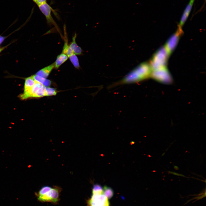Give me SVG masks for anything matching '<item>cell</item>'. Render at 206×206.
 Returning <instances> with one entry per match:
<instances>
[{"label": "cell", "mask_w": 206, "mask_h": 206, "mask_svg": "<svg viewBox=\"0 0 206 206\" xmlns=\"http://www.w3.org/2000/svg\"><path fill=\"white\" fill-rule=\"evenodd\" d=\"M152 70L149 63L144 62L132 70L122 79L111 85L110 88L124 84L137 82L150 77Z\"/></svg>", "instance_id": "6da1fadb"}, {"label": "cell", "mask_w": 206, "mask_h": 206, "mask_svg": "<svg viewBox=\"0 0 206 206\" xmlns=\"http://www.w3.org/2000/svg\"><path fill=\"white\" fill-rule=\"evenodd\" d=\"M61 191V188L58 186L52 188L45 186L42 187L35 195L40 201L56 203L59 200Z\"/></svg>", "instance_id": "7a4b0ae2"}, {"label": "cell", "mask_w": 206, "mask_h": 206, "mask_svg": "<svg viewBox=\"0 0 206 206\" xmlns=\"http://www.w3.org/2000/svg\"><path fill=\"white\" fill-rule=\"evenodd\" d=\"M87 206H110L108 199L104 193L103 189L99 184L94 185L92 195L88 201Z\"/></svg>", "instance_id": "3957f363"}, {"label": "cell", "mask_w": 206, "mask_h": 206, "mask_svg": "<svg viewBox=\"0 0 206 206\" xmlns=\"http://www.w3.org/2000/svg\"><path fill=\"white\" fill-rule=\"evenodd\" d=\"M169 56L164 46L159 48L154 54L149 63L152 70L167 67Z\"/></svg>", "instance_id": "277c9868"}, {"label": "cell", "mask_w": 206, "mask_h": 206, "mask_svg": "<svg viewBox=\"0 0 206 206\" xmlns=\"http://www.w3.org/2000/svg\"><path fill=\"white\" fill-rule=\"evenodd\" d=\"M46 96V87L36 81L32 88L28 92L23 93L20 98L24 100L30 98H39Z\"/></svg>", "instance_id": "5b68a950"}, {"label": "cell", "mask_w": 206, "mask_h": 206, "mask_svg": "<svg viewBox=\"0 0 206 206\" xmlns=\"http://www.w3.org/2000/svg\"><path fill=\"white\" fill-rule=\"evenodd\" d=\"M150 77L165 83L169 84L172 81V77L167 67L152 70Z\"/></svg>", "instance_id": "8992f818"}, {"label": "cell", "mask_w": 206, "mask_h": 206, "mask_svg": "<svg viewBox=\"0 0 206 206\" xmlns=\"http://www.w3.org/2000/svg\"><path fill=\"white\" fill-rule=\"evenodd\" d=\"M38 6L41 12L45 17L47 24L50 26L54 25L62 38H63L62 35L58 25L52 16L51 12L53 11L52 7L47 3Z\"/></svg>", "instance_id": "52a82bcc"}, {"label": "cell", "mask_w": 206, "mask_h": 206, "mask_svg": "<svg viewBox=\"0 0 206 206\" xmlns=\"http://www.w3.org/2000/svg\"><path fill=\"white\" fill-rule=\"evenodd\" d=\"M183 31L179 26L176 31L168 40L164 46L169 56L173 51L177 45Z\"/></svg>", "instance_id": "ba28073f"}, {"label": "cell", "mask_w": 206, "mask_h": 206, "mask_svg": "<svg viewBox=\"0 0 206 206\" xmlns=\"http://www.w3.org/2000/svg\"><path fill=\"white\" fill-rule=\"evenodd\" d=\"M194 0H190L182 16L179 26L182 27L188 17L191 10Z\"/></svg>", "instance_id": "9c48e42d"}, {"label": "cell", "mask_w": 206, "mask_h": 206, "mask_svg": "<svg viewBox=\"0 0 206 206\" xmlns=\"http://www.w3.org/2000/svg\"><path fill=\"white\" fill-rule=\"evenodd\" d=\"M54 63L39 70L36 73L35 75L46 78L54 68Z\"/></svg>", "instance_id": "30bf717a"}, {"label": "cell", "mask_w": 206, "mask_h": 206, "mask_svg": "<svg viewBox=\"0 0 206 206\" xmlns=\"http://www.w3.org/2000/svg\"><path fill=\"white\" fill-rule=\"evenodd\" d=\"M76 34L75 33L72 37V41L69 45V46L74 54L76 55H80L82 54V50L81 47L78 45L76 42Z\"/></svg>", "instance_id": "8fae6325"}, {"label": "cell", "mask_w": 206, "mask_h": 206, "mask_svg": "<svg viewBox=\"0 0 206 206\" xmlns=\"http://www.w3.org/2000/svg\"><path fill=\"white\" fill-rule=\"evenodd\" d=\"M65 27H64V43L63 47L62 52L64 53L66 55L68 58L71 55L74 54L72 50L70 48L69 45L68 43V39L65 30Z\"/></svg>", "instance_id": "7c38bea8"}, {"label": "cell", "mask_w": 206, "mask_h": 206, "mask_svg": "<svg viewBox=\"0 0 206 206\" xmlns=\"http://www.w3.org/2000/svg\"><path fill=\"white\" fill-rule=\"evenodd\" d=\"M68 58L66 55L62 53L58 55L56 59L55 64L54 68L58 69L59 67L68 59Z\"/></svg>", "instance_id": "4fadbf2b"}, {"label": "cell", "mask_w": 206, "mask_h": 206, "mask_svg": "<svg viewBox=\"0 0 206 206\" xmlns=\"http://www.w3.org/2000/svg\"><path fill=\"white\" fill-rule=\"evenodd\" d=\"M36 82L33 76L27 77L25 79L23 93L29 91L33 86Z\"/></svg>", "instance_id": "5bb4252c"}, {"label": "cell", "mask_w": 206, "mask_h": 206, "mask_svg": "<svg viewBox=\"0 0 206 206\" xmlns=\"http://www.w3.org/2000/svg\"><path fill=\"white\" fill-rule=\"evenodd\" d=\"M33 76L35 81L40 83L45 87H48L50 85L51 82L49 80L35 75Z\"/></svg>", "instance_id": "9a60e30c"}, {"label": "cell", "mask_w": 206, "mask_h": 206, "mask_svg": "<svg viewBox=\"0 0 206 206\" xmlns=\"http://www.w3.org/2000/svg\"><path fill=\"white\" fill-rule=\"evenodd\" d=\"M68 58L75 68L79 69L80 68L79 60L76 55L73 54L70 56Z\"/></svg>", "instance_id": "2e32d148"}, {"label": "cell", "mask_w": 206, "mask_h": 206, "mask_svg": "<svg viewBox=\"0 0 206 206\" xmlns=\"http://www.w3.org/2000/svg\"><path fill=\"white\" fill-rule=\"evenodd\" d=\"M103 189L104 193L108 198V199L111 198L114 193L112 189L111 188L106 186H104Z\"/></svg>", "instance_id": "e0dca14e"}, {"label": "cell", "mask_w": 206, "mask_h": 206, "mask_svg": "<svg viewBox=\"0 0 206 206\" xmlns=\"http://www.w3.org/2000/svg\"><path fill=\"white\" fill-rule=\"evenodd\" d=\"M46 96L55 95L57 94V91L55 89L49 87H46Z\"/></svg>", "instance_id": "ac0fdd59"}, {"label": "cell", "mask_w": 206, "mask_h": 206, "mask_svg": "<svg viewBox=\"0 0 206 206\" xmlns=\"http://www.w3.org/2000/svg\"><path fill=\"white\" fill-rule=\"evenodd\" d=\"M47 3V0H36L35 3L38 6Z\"/></svg>", "instance_id": "d6986e66"}, {"label": "cell", "mask_w": 206, "mask_h": 206, "mask_svg": "<svg viewBox=\"0 0 206 206\" xmlns=\"http://www.w3.org/2000/svg\"><path fill=\"white\" fill-rule=\"evenodd\" d=\"M168 172L169 173H170V174H173V175H174L186 177L184 175H183L182 174H179L178 173H175V172H172V171H168Z\"/></svg>", "instance_id": "ffe728a7"}, {"label": "cell", "mask_w": 206, "mask_h": 206, "mask_svg": "<svg viewBox=\"0 0 206 206\" xmlns=\"http://www.w3.org/2000/svg\"><path fill=\"white\" fill-rule=\"evenodd\" d=\"M5 37H4L0 36V45L1 43L3 41H4Z\"/></svg>", "instance_id": "44dd1931"}, {"label": "cell", "mask_w": 206, "mask_h": 206, "mask_svg": "<svg viewBox=\"0 0 206 206\" xmlns=\"http://www.w3.org/2000/svg\"><path fill=\"white\" fill-rule=\"evenodd\" d=\"M174 168L175 170H178L179 169V168L177 166H175Z\"/></svg>", "instance_id": "7402d4cb"}, {"label": "cell", "mask_w": 206, "mask_h": 206, "mask_svg": "<svg viewBox=\"0 0 206 206\" xmlns=\"http://www.w3.org/2000/svg\"><path fill=\"white\" fill-rule=\"evenodd\" d=\"M35 3L36 2V0H32Z\"/></svg>", "instance_id": "603a6c76"}, {"label": "cell", "mask_w": 206, "mask_h": 206, "mask_svg": "<svg viewBox=\"0 0 206 206\" xmlns=\"http://www.w3.org/2000/svg\"><path fill=\"white\" fill-rule=\"evenodd\" d=\"M1 51H0V52H1Z\"/></svg>", "instance_id": "cb8c5ba5"}]
</instances>
